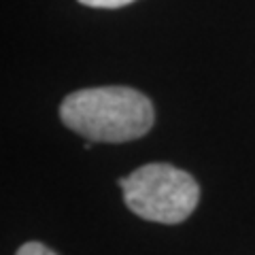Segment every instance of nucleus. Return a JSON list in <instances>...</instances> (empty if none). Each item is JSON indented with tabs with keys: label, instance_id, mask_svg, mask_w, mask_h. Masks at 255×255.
Here are the masks:
<instances>
[{
	"label": "nucleus",
	"instance_id": "4",
	"mask_svg": "<svg viewBox=\"0 0 255 255\" xmlns=\"http://www.w3.org/2000/svg\"><path fill=\"white\" fill-rule=\"evenodd\" d=\"M15 255H55V253L41 243H26L23 247H19V251Z\"/></svg>",
	"mask_w": 255,
	"mask_h": 255
},
{
	"label": "nucleus",
	"instance_id": "1",
	"mask_svg": "<svg viewBox=\"0 0 255 255\" xmlns=\"http://www.w3.org/2000/svg\"><path fill=\"white\" fill-rule=\"evenodd\" d=\"M60 117L70 130L94 142L136 140L153 126V105L132 87H87L68 94Z\"/></svg>",
	"mask_w": 255,
	"mask_h": 255
},
{
	"label": "nucleus",
	"instance_id": "3",
	"mask_svg": "<svg viewBox=\"0 0 255 255\" xmlns=\"http://www.w3.org/2000/svg\"><path fill=\"white\" fill-rule=\"evenodd\" d=\"M85 6H94V9H119V6L132 4L134 0H79Z\"/></svg>",
	"mask_w": 255,
	"mask_h": 255
},
{
	"label": "nucleus",
	"instance_id": "2",
	"mask_svg": "<svg viewBox=\"0 0 255 255\" xmlns=\"http://www.w3.org/2000/svg\"><path fill=\"white\" fill-rule=\"evenodd\" d=\"M124 200L134 215L155 223L185 221L200 200V187L185 170L170 164H147L117 179Z\"/></svg>",
	"mask_w": 255,
	"mask_h": 255
}]
</instances>
